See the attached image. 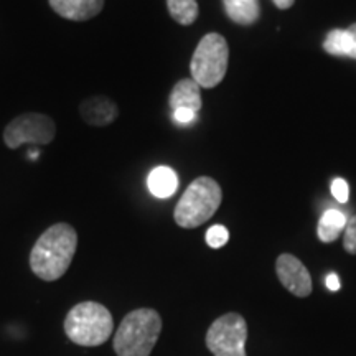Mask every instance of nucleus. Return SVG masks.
<instances>
[{
	"label": "nucleus",
	"mask_w": 356,
	"mask_h": 356,
	"mask_svg": "<svg viewBox=\"0 0 356 356\" xmlns=\"http://www.w3.org/2000/svg\"><path fill=\"white\" fill-rule=\"evenodd\" d=\"M55 122L50 115L42 113H25L7 124L3 142L8 149H17L24 144L47 145L55 139Z\"/></svg>",
	"instance_id": "nucleus-7"
},
{
	"label": "nucleus",
	"mask_w": 356,
	"mask_h": 356,
	"mask_svg": "<svg viewBox=\"0 0 356 356\" xmlns=\"http://www.w3.org/2000/svg\"><path fill=\"white\" fill-rule=\"evenodd\" d=\"M173 119H175V122L181 124V126H188V124L195 122L197 113H193L190 109H175L173 111Z\"/></svg>",
	"instance_id": "nucleus-20"
},
{
	"label": "nucleus",
	"mask_w": 356,
	"mask_h": 356,
	"mask_svg": "<svg viewBox=\"0 0 356 356\" xmlns=\"http://www.w3.org/2000/svg\"><path fill=\"white\" fill-rule=\"evenodd\" d=\"M323 50L335 56L356 58V44L348 30H332L325 38Z\"/></svg>",
	"instance_id": "nucleus-15"
},
{
	"label": "nucleus",
	"mask_w": 356,
	"mask_h": 356,
	"mask_svg": "<svg viewBox=\"0 0 356 356\" xmlns=\"http://www.w3.org/2000/svg\"><path fill=\"white\" fill-rule=\"evenodd\" d=\"M273 2L280 10H287V8H291L296 3V0H273Z\"/></svg>",
	"instance_id": "nucleus-22"
},
{
	"label": "nucleus",
	"mask_w": 356,
	"mask_h": 356,
	"mask_svg": "<svg viewBox=\"0 0 356 356\" xmlns=\"http://www.w3.org/2000/svg\"><path fill=\"white\" fill-rule=\"evenodd\" d=\"M226 15L238 25H252L259 20V0H222Z\"/></svg>",
	"instance_id": "nucleus-12"
},
{
	"label": "nucleus",
	"mask_w": 356,
	"mask_h": 356,
	"mask_svg": "<svg viewBox=\"0 0 356 356\" xmlns=\"http://www.w3.org/2000/svg\"><path fill=\"white\" fill-rule=\"evenodd\" d=\"M229 231L222 225H215L207 231V244L213 249H220L228 243Z\"/></svg>",
	"instance_id": "nucleus-17"
},
{
	"label": "nucleus",
	"mask_w": 356,
	"mask_h": 356,
	"mask_svg": "<svg viewBox=\"0 0 356 356\" xmlns=\"http://www.w3.org/2000/svg\"><path fill=\"white\" fill-rule=\"evenodd\" d=\"M162 332V318L154 309L127 314L115 332L113 346L118 356H150Z\"/></svg>",
	"instance_id": "nucleus-2"
},
{
	"label": "nucleus",
	"mask_w": 356,
	"mask_h": 356,
	"mask_svg": "<svg viewBox=\"0 0 356 356\" xmlns=\"http://www.w3.org/2000/svg\"><path fill=\"white\" fill-rule=\"evenodd\" d=\"M168 13L177 24L188 26L198 19L197 0H167Z\"/></svg>",
	"instance_id": "nucleus-16"
},
{
	"label": "nucleus",
	"mask_w": 356,
	"mask_h": 356,
	"mask_svg": "<svg viewBox=\"0 0 356 356\" xmlns=\"http://www.w3.org/2000/svg\"><path fill=\"white\" fill-rule=\"evenodd\" d=\"M229 48L220 33H207L191 56V79L200 88H216L226 76Z\"/></svg>",
	"instance_id": "nucleus-5"
},
{
	"label": "nucleus",
	"mask_w": 356,
	"mask_h": 356,
	"mask_svg": "<svg viewBox=\"0 0 356 356\" xmlns=\"http://www.w3.org/2000/svg\"><path fill=\"white\" fill-rule=\"evenodd\" d=\"M78 248V233L68 222H56L40 236L30 252V267L40 279L53 282L70 269Z\"/></svg>",
	"instance_id": "nucleus-1"
},
{
	"label": "nucleus",
	"mask_w": 356,
	"mask_h": 356,
	"mask_svg": "<svg viewBox=\"0 0 356 356\" xmlns=\"http://www.w3.org/2000/svg\"><path fill=\"white\" fill-rule=\"evenodd\" d=\"M350 32V35L351 37H353V42H355V44H356V24H353L350 26V29H346Z\"/></svg>",
	"instance_id": "nucleus-23"
},
{
	"label": "nucleus",
	"mask_w": 356,
	"mask_h": 356,
	"mask_svg": "<svg viewBox=\"0 0 356 356\" xmlns=\"http://www.w3.org/2000/svg\"><path fill=\"white\" fill-rule=\"evenodd\" d=\"M275 273L284 287L296 297H309L312 293V275L307 267L292 254H280L275 261Z\"/></svg>",
	"instance_id": "nucleus-8"
},
{
	"label": "nucleus",
	"mask_w": 356,
	"mask_h": 356,
	"mask_svg": "<svg viewBox=\"0 0 356 356\" xmlns=\"http://www.w3.org/2000/svg\"><path fill=\"white\" fill-rule=\"evenodd\" d=\"M147 186L157 198H168L178 188V177L170 167H157L149 173Z\"/></svg>",
	"instance_id": "nucleus-13"
},
{
	"label": "nucleus",
	"mask_w": 356,
	"mask_h": 356,
	"mask_svg": "<svg viewBox=\"0 0 356 356\" xmlns=\"http://www.w3.org/2000/svg\"><path fill=\"white\" fill-rule=\"evenodd\" d=\"M327 287L333 292H337L338 289H340V279H338L337 274L332 273V274L327 275Z\"/></svg>",
	"instance_id": "nucleus-21"
},
{
	"label": "nucleus",
	"mask_w": 356,
	"mask_h": 356,
	"mask_svg": "<svg viewBox=\"0 0 356 356\" xmlns=\"http://www.w3.org/2000/svg\"><path fill=\"white\" fill-rule=\"evenodd\" d=\"M114 330L111 312L97 302H81L68 312L65 333L79 346H99L109 340Z\"/></svg>",
	"instance_id": "nucleus-3"
},
{
	"label": "nucleus",
	"mask_w": 356,
	"mask_h": 356,
	"mask_svg": "<svg viewBox=\"0 0 356 356\" xmlns=\"http://www.w3.org/2000/svg\"><path fill=\"white\" fill-rule=\"evenodd\" d=\"M346 216L341 211L338 210H327L323 213V216L320 218L317 234L318 239L322 243H333L340 238L341 231L345 229Z\"/></svg>",
	"instance_id": "nucleus-14"
},
{
	"label": "nucleus",
	"mask_w": 356,
	"mask_h": 356,
	"mask_svg": "<svg viewBox=\"0 0 356 356\" xmlns=\"http://www.w3.org/2000/svg\"><path fill=\"white\" fill-rule=\"evenodd\" d=\"M332 193H333V197H335L337 202H340V203L348 202L350 188H348V184H346L343 178H335V180H333Z\"/></svg>",
	"instance_id": "nucleus-19"
},
{
	"label": "nucleus",
	"mask_w": 356,
	"mask_h": 356,
	"mask_svg": "<svg viewBox=\"0 0 356 356\" xmlns=\"http://www.w3.org/2000/svg\"><path fill=\"white\" fill-rule=\"evenodd\" d=\"M246 341L248 323L234 312L216 318L207 332V348L215 356H248Z\"/></svg>",
	"instance_id": "nucleus-6"
},
{
	"label": "nucleus",
	"mask_w": 356,
	"mask_h": 356,
	"mask_svg": "<svg viewBox=\"0 0 356 356\" xmlns=\"http://www.w3.org/2000/svg\"><path fill=\"white\" fill-rule=\"evenodd\" d=\"M170 108L175 109H190L193 113H200L202 109V92L200 86L193 79H181L173 86L170 97Z\"/></svg>",
	"instance_id": "nucleus-11"
},
{
	"label": "nucleus",
	"mask_w": 356,
	"mask_h": 356,
	"mask_svg": "<svg viewBox=\"0 0 356 356\" xmlns=\"http://www.w3.org/2000/svg\"><path fill=\"white\" fill-rule=\"evenodd\" d=\"M222 202L221 186L210 177L193 180L177 203L173 218L180 228L193 229L215 215Z\"/></svg>",
	"instance_id": "nucleus-4"
},
{
	"label": "nucleus",
	"mask_w": 356,
	"mask_h": 356,
	"mask_svg": "<svg viewBox=\"0 0 356 356\" xmlns=\"http://www.w3.org/2000/svg\"><path fill=\"white\" fill-rule=\"evenodd\" d=\"M53 10L66 20L84 22L104 8V0H48Z\"/></svg>",
	"instance_id": "nucleus-10"
},
{
	"label": "nucleus",
	"mask_w": 356,
	"mask_h": 356,
	"mask_svg": "<svg viewBox=\"0 0 356 356\" xmlns=\"http://www.w3.org/2000/svg\"><path fill=\"white\" fill-rule=\"evenodd\" d=\"M343 248L350 254H356V215L345 226Z\"/></svg>",
	"instance_id": "nucleus-18"
},
{
	"label": "nucleus",
	"mask_w": 356,
	"mask_h": 356,
	"mask_svg": "<svg viewBox=\"0 0 356 356\" xmlns=\"http://www.w3.org/2000/svg\"><path fill=\"white\" fill-rule=\"evenodd\" d=\"M79 114L83 121L95 127H104L113 124L119 115L118 104L106 96L88 97L79 106Z\"/></svg>",
	"instance_id": "nucleus-9"
}]
</instances>
